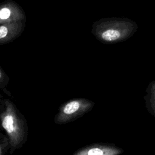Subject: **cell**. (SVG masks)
Segmentation results:
<instances>
[{"label":"cell","instance_id":"cell-1","mask_svg":"<svg viewBox=\"0 0 155 155\" xmlns=\"http://www.w3.org/2000/svg\"><path fill=\"white\" fill-rule=\"evenodd\" d=\"M137 28L136 22L128 18H103L93 24L91 33L103 44H114L128 39Z\"/></svg>","mask_w":155,"mask_h":155},{"label":"cell","instance_id":"cell-2","mask_svg":"<svg viewBox=\"0 0 155 155\" xmlns=\"http://www.w3.org/2000/svg\"><path fill=\"white\" fill-rule=\"evenodd\" d=\"M5 107L0 114V125L5 131L10 144V154L26 143L28 135L27 121L15 104L4 99Z\"/></svg>","mask_w":155,"mask_h":155},{"label":"cell","instance_id":"cell-3","mask_svg":"<svg viewBox=\"0 0 155 155\" xmlns=\"http://www.w3.org/2000/svg\"><path fill=\"white\" fill-rule=\"evenodd\" d=\"M95 103L86 98H74L59 106L58 111L54 117L58 125L66 124L76 120L90 111Z\"/></svg>","mask_w":155,"mask_h":155},{"label":"cell","instance_id":"cell-4","mask_svg":"<svg viewBox=\"0 0 155 155\" xmlns=\"http://www.w3.org/2000/svg\"><path fill=\"white\" fill-rule=\"evenodd\" d=\"M26 21L22 8L13 0H7L0 3V24Z\"/></svg>","mask_w":155,"mask_h":155},{"label":"cell","instance_id":"cell-5","mask_svg":"<svg viewBox=\"0 0 155 155\" xmlns=\"http://www.w3.org/2000/svg\"><path fill=\"white\" fill-rule=\"evenodd\" d=\"M123 152L114 143H94L77 150L72 155H120Z\"/></svg>","mask_w":155,"mask_h":155},{"label":"cell","instance_id":"cell-6","mask_svg":"<svg viewBox=\"0 0 155 155\" xmlns=\"http://www.w3.org/2000/svg\"><path fill=\"white\" fill-rule=\"evenodd\" d=\"M26 21H16L0 24V45L18 38L22 33Z\"/></svg>","mask_w":155,"mask_h":155},{"label":"cell","instance_id":"cell-7","mask_svg":"<svg viewBox=\"0 0 155 155\" xmlns=\"http://www.w3.org/2000/svg\"><path fill=\"white\" fill-rule=\"evenodd\" d=\"M143 99L146 109L155 118V81L148 84Z\"/></svg>","mask_w":155,"mask_h":155},{"label":"cell","instance_id":"cell-8","mask_svg":"<svg viewBox=\"0 0 155 155\" xmlns=\"http://www.w3.org/2000/svg\"><path fill=\"white\" fill-rule=\"evenodd\" d=\"M10 150V144L8 137L0 132V155H7Z\"/></svg>","mask_w":155,"mask_h":155},{"label":"cell","instance_id":"cell-9","mask_svg":"<svg viewBox=\"0 0 155 155\" xmlns=\"http://www.w3.org/2000/svg\"><path fill=\"white\" fill-rule=\"evenodd\" d=\"M10 78L8 75L5 73L4 70L0 67V89L7 94L8 96H11V93L7 90L6 87L8 84Z\"/></svg>","mask_w":155,"mask_h":155},{"label":"cell","instance_id":"cell-10","mask_svg":"<svg viewBox=\"0 0 155 155\" xmlns=\"http://www.w3.org/2000/svg\"><path fill=\"white\" fill-rule=\"evenodd\" d=\"M5 107V102H4V99H3V96L0 94V114L2 110H4Z\"/></svg>","mask_w":155,"mask_h":155}]
</instances>
